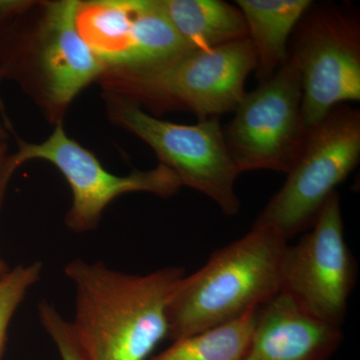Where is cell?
I'll list each match as a JSON object with an SVG mask.
<instances>
[{
  "label": "cell",
  "instance_id": "obj_1",
  "mask_svg": "<svg viewBox=\"0 0 360 360\" xmlns=\"http://www.w3.org/2000/svg\"><path fill=\"white\" fill-rule=\"evenodd\" d=\"M65 274L75 286L71 328L87 360H146L167 338V303L184 269L129 274L75 259Z\"/></svg>",
  "mask_w": 360,
  "mask_h": 360
},
{
  "label": "cell",
  "instance_id": "obj_2",
  "mask_svg": "<svg viewBox=\"0 0 360 360\" xmlns=\"http://www.w3.org/2000/svg\"><path fill=\"white\" fill-rule=\"evenodd\" d=\"M288 240L266 225L215 251L200 270L184 276L167 303V338L195 335L257 309L281 290Z\"/></svg>",
  "mask_w": 360,
  "mask_h": 360
},
{
  "label": "cell",
  "instance_id": "obj_3",
  "mask_svg": "<svg viewBox=\"0 0 360 360\" xmlns=\"http://www.w3.org/2000/svg\"><path fill=\"white\" fill-rule=\"evenodd\" d=\"M0 27V77L15 80L58 123L105 65L78 32L77 0L37 2Z\"/></svg>",
  "mask_w": 360,
  "mask_h": 360
},
{
  "label": "cell",
  "instance_id": "obj_4",
  "mask_svg": "<svg viewBox=\"0 0 360 360\" xmlns=\"http://www.w3.org/2000/svg\"><path fill=\"white\" fill-rule=\"evenodd\" d=\"M257 68L250 39L177 54L141 66L105 68L98 82L112 94L153 113L189 111L198 122L236 110Z\"/></svg>",
  "mask_w": 360,
  "mask_h": 360
},
{
  "label": "cell",
  "instance_id": "obj_5",
  "mask_svg": "<svg viewBox=\"0 0 360 360\" xmlns=\"http://www.w3.org/2000/svg\"><path fill=\"white\" fill-rule=\"evenodd\" d=\"M359 160L360 112L341 104L309 129L285 184L255 224L276 229L288 241L310 229Z\"/></svg>",
  "mask_w": 360,
  "mask_h": 360
},
{
  "label": "cell",
  "instance_id": "obj_6",
  "mask_svg": "<svg viewBox=\"0 0 360 360\" xmlns=\"http://www.w3.org/2000/svg\"><path fill=\"white\" fill-rule=\"evenodd\" d=\"M105 94L112 122L148 143L161 165L172 170L181 186L200 191L214 201L225 215L238 214L236 193L239 172L227 148L219 117L196 124H176L148 115L120 97Z\"/></svg>",
  "mask_w": 360,
  "mask_h": 360
},
{
  "label": "cell",
  "instance_id": "obj_7",
  "mask_svg": "<svg viewBox=\"0 0 360 360\" xmlns=\"http://www.w3.org/2000/svg\"><path fill=\"white\" fill-rule=\"evenodd\" d=\"M15 137L18 153L6 156L0 168V208L9 180L21 165L32 160L49 161L70 184L72 205L66 213L65 224L77 233L96 229L106 206L122 194L149 193L170 198L182 186L176 174L161 163L153 169L125 176L110 174L96 155L68 136L61 122L42 143H30Z\"/></svg>",
  "mask_w": 360,
  "mask_h": 360
},
{
  "label": "cell",
  "instance_id": "obj_8",
  "mask_svg": "<svg viewBox=\"0 0 360 360\" xmlns=\"http://www.w3.org/2000/svg\"><path fill=\"white\" fill-rule=\"evenodd\" d=\"M288 58L302 79V112L307 129L336 106L360 99V22L340 4H312L295 27Z\"/></svg>",
  "mask_w": 360,
  "mask_h": 360
},
{
  "label": "cell",
  "instance_id": "obj_9",
  "mask_svg": "<svg viewBox=\"0 0 360 360\" xmlns=\"http://www.w3.org/2000/svg\"><path fill=\"white\" fill-rule=\"evenodd\" d=\"M302 101L300 71L290 58L274 77L245 94L224 130L239 174L259 169L290 172L309 130L303 122Z\"/></svg>",
  "mask_w": 360,
  "mask_h": 360
},
{
  "label": "cell",
  "instance_id": "obj_10",
  "mask_svg": "<svg viewBox=\"0 0 360 360\" xmlns=\"http://www.w3.org/2000/svg\"><path fill=\"white\" fill-rule=\"evenodd\" d=\"M297 245H288L281 290L310 314L340 326L356 281V265L345 238L338 191Z\"/></svg>",
  "mask_w": 360,
  "mask_h": 360
},
{
  "label": "cell",
  "instance_id": "obj_11",
  "mask_svg": "<svg viewBox=\"0 0 360 360\" xmlns=\"http://www.w3.org/2000/svg\"><path fill=\"white\" fill-rule=\"evenodd\" d=\"M77 25L105 68L150 65L191 51L158 0L78 1Z\"/></svg>",
  "mask_w": 360,
  "mask_h": 360
},
{
  "label": "cell",
  "instance_id": "obj_12",
  "mask_svg": "<svg viewBox=\"0 0 360 360\" xmlns=\"http://www.w3.org/2000/svg\"><path fill=\"white\" fill-rule=\"evenodd\" d=\"M341 340L340 326L310 314L279 290L257 309L243 360H328Z\"/></svg>",
  "mask_w": 360,
  "mask_h": 360
},
{
  "label": "cell",
  "instance_id": "obj_13",
  "mask_svg": "<svg viewBox=\"0 0 360 360\" xmlns=\"http://www.w3.org/2000/svg\"><path fill=\"white\" fill-rule=\"evenodd\" d=\"M310 0H238L245 16L248 39L257 54V77L262 82L281 70L288 59V39L302 16L311 7Z\"/></svg>",
  "mask_w": 360,
  "mask_h": 360
},
{
  "label": "cell",
  "instance_id": "obj_14",
  "mask_svg": "<svg viewBox=\"0 0 360 360\" xmlns=\"http://www.w3.org/2000/svg\"><path fill=\"white\" fill-rule=\"evenodd\" d=\"M175 32L191 51H208L248 39L238 6L222 0H158Z\"/></svg>",
  "mask_w": 360,
  "mask_h": 360
},
{
  "label": "cell",
  "instance_id": "obj_15",
  "mask_svg": "<svg viewBox=\"0 0 360 360\" xmlns=\"http://www.w3.org/2000/svg\"><path fill=\"white\" fill-rule=\"evenodd\" d=\"M257 309L221 326L174 340L150 360H243L250 347Z\"/></svg>",
  "mask_w": 360,
  "mask_h": 360
},
{
  "label": "cell",
  "instance_id": "obj_16",
  "mask_svg": "<svg viewBox=\"0 0 360 360\" xmlns=\"http://www.w3.org/2000/svg\"><path fill=\"white\" fill-rule=\"evenodd\" d=\"M42 267L39 262L18 265L0 276V359L6 348L9 323L28 291L39 283Z\"/></svg>",
  "mask_w": 360,
  "mask_h": 360
},
{
  "label": "cell",
  "instance_id": "obj_17",
  "mask_svg": "<svg viewBox=\"0 0 360 360\" xmlns=\"http://www.w3.org/2000/svg\"><path fill=\"white\" fill-rule=\"evenodd\" d=\"M39 316L42 328L56 343L61 360H87L73 335L70 321L63 319L53 305L46 302H40Z\"/></svg>",
  "mask_w": 360,
  "mask_h": 360
},
{
  "label": "cell",
  "instance_id": "obj_18",
  "mask_svg": "<svg viewBox=\"0 0 360 360\" xmlns=\"http://www.w3.org/2000/svg\"><path fill=\"white\" fill-rule=\"evenodd\" d=\"M32 4V1L0 0V27L22 13Z\"/></svg>",
  "mask_w": 360,
  "mask_h": 360
},
{
  "label": "cell",
  "instance_id": "obj_19",
  "mask_svg": "<svg viewBox=\"0 0 360 360\" xmlns=\"http://www.w3.org/2000/svg\"><path fill=\"white\" fill-rule=\"evenodd\" d=\"M6 153L7 146L6 141H0V168H1L4 160H6ZM8 269V266H7L6 262H4V260L0 258V276H1V274H6Z\"/></svg>",
  "mask_w": 360,
  "mask_h": 360
},
{
  "label": "cell",
  "instance_id": "obj_20",
  "mask_svg": "<svg viewBox=\"0 0 360 360\" xmlns=\"http://www.w3.org/2000/svg\"><path fill=\"white\" fill-rule=\"evenodd\" d=\"M2 78L0 77V82H1ZM7 136L6 130L4 129V125L0 122V141H6Z\"/></svg>",
  "mask_w": 360,
  "mask_h": 360
}]
</instances>
